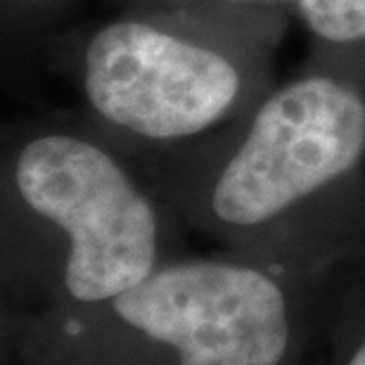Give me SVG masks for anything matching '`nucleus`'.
<instances>
[{
  "mask_svg": "<svg viewBox=\"0 0 365 365\" xmlns=\"http://www.w3.org/2000/svg\"><path fill=\"white\" fill-rule=\"evenodd\" d=\"M130 159L221 250L327 275L365 261V86L351 76L304 62L225 128Z\"/></svg>",
  "mask_w": 365,
  "mask_h": 365,
  "instance_id": "1",
  "label": "nucleus"
},
{
  "mask_svg": "<svg viewBox=\"0 0 365 365\" xmlns=\"http://www.w3.org/2000/svg\"><path fill=\"white\" fill-rule=\"evenodd\" d=\"M185 232L138 164L81 109L3 128V309H83L114 299L185 254Z\"/></svg>",
  "mask_w": 365,
  "mask_h": 365,
  "instance_id": "2",
  "label": "nucleus"
},
{
  "mask_svg": "<svg viewBox=\"0 0 365 365\" xmlns=\"http://www.w3.org/2000/svg\"><path fill=\"white\" fill-rule=\"evenodd\" d=\"M349 271V268H346ZM221 250L166 261L83 309H0L14 365H306L323 341L339 282Z\"/></svg>",
  "mask_w": 365,
  "mask_h": 365,
  "instance_id": "3",
  "label": "nucleus"
},
{
  "mask_svg": "<svg viewBox=\"0 0 365 365\" xmlns=\"http://www.w3.org/2000/svg\"><path fill=\"white\" fill-rule=\"evenodd\" d=\"M289 17L121 7L43 41L46 67L130 157L202 140L245 116L275 81Z\"/></svg>",
  "mask_w": 365,
  "mask_h": 365,
  "instance_id": "4",
  "label": "nucleus"
},
{
  "mask_svg": "<svg viewBox=\"0 0 365 365\" xmlns=\"http://www.w3.org/2000/svg\"><path fill=\"white\" fill-rule=\"evenodd\" d=\"M294 17L309 38L306 62L365 86V0H297Z\"/></svg>",
  "mask_w": 365,
  "mask_h": 365,
  "instance_id": "5",
  "label": "nucleus"
},
{
  "mask_svg": "<svg viewBox=\"0 0 365 365\" xmlns=\"http://www.w3.org/2000/svg\"><path fill=\"white\" fill-rule=\"evenodd\" d=\"M320 365H365V261L341 277L320 341Z\"/></svg>",
  "mask_w": 365,
  "mask_h": 365,
  "instance_id": "6",
  "label": "nucleus"
},
{
  "mask_svg": "<svg viewBox=\"0 0 365 365\" xmlns=\"http://www.w3.org/2000/svg\"><path fill=\"white\" fill-rule=\"evenodd\" d=\"M71 3L74 0H0L5 55H38L43 41L62 29Z\"/></svg>",
  "mask_w": 365,
  "mask_h": 365,
  "instance_id": "7",
  "label": "nucleus"
},
{
  "mask_svg": "<svg viewBox=\"0 0 365 365\" xmlns=\"http://www.w3.org/2000/svg\"><path fill=\"white\" fill-rule=\"evenodd\" d=\"M121 7H173V10L230 12V14H282L292 17L297 0H112Z\"/></svg>",
  "mask_w": 365,
  "mask_h": 365,
  "instance_id": "8",
  "label": "nucleus"
}]
</instances>
